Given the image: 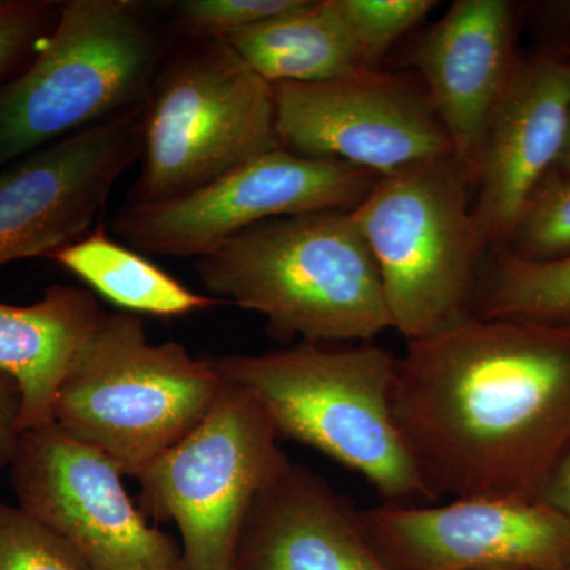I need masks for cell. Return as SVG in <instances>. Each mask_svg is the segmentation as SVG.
Here are the masks:
<instances>
[{"label":"cell","instance_id":"obj_1","mask_svg":"<svg viewBox=\"0 0 570 570\" xmlns=\"http://www.w3.org/2000/svg\"><path fill=\"white\" fill-rule=\"evenodd\" d=\"M406 343L393 419L430 501H539L570 449V324L472 314Z\"/></svg>","mask_w":570,"mask_h":570},{"label":"cell","instance_id":"obj_2","mask_svg":"<svg viewBox=\"0 0 570 570\" xmlns=\"http://www.w3.org/2000/svg\"><path fill=\"white\" fill-rule=\"evenodd\" d=\"M195 268L213 298L264 317L285 343H371L393 328L377 266L348 212L254 225L195 258Z\"/></svg>","mask_w":570,"mask_h":570},{"label":"cell","instance_id":"obj_3","mask_svg":"<svg viewBox=\"0 0 570 570\" xmlns=\"http://www.w3.org/2000/svg\"><path fill=\"white\" fill-rule=\"evenodd\" d=\"M396 358L373 343H296L213 362L261 401L279 438L351 469L387 502H431L393 419Z\"/></svg>","mask_w":570,"mask_h":570},{"label":"cell","instance_id":"obj_4","mask_svg":"<svg viewBox=\"0 0 570 570\" xmlns=\"http://www.w3.org/2000/svg\"><path fill=\"white\" fill-rule=\"evenodd\" d=\"M165 50V33L140 2L62 3L31 66L0 85V170L142 107Z\"/></svg>","mask_w":570,"mask_h":570},{"label":"cell","instance_id":"obj_5","mask_svg":"<svg viewBox=\"0 0 570 570\" xmlns=\"http://www.w3.org/2000/svg\"><path fill=\"white\" fill-rule=\"evenodd\" d=\"M223 387L213 360L151 343L134 314L105 313L63 377L52 425L135 479L200 425Z\"/></svg>","mask_w":570,"mask_h":570},{"label":"cell","instance_id":"obj_6","mask_svg":"<svg viewBox=\"0 0 570 570\" xmlns=\"http://www.w3.org/2000/svg\"><path fill=\"white\" fill-rule=\"evenodd\" d=\"M471 184L444 156L381 176L351 209L384 287L393 328L423 340L472 316L487 250Z\"/></svg>","mask_w":570,"mask_h":570},{"label":"cell","instance_id":"obj_7","mask_svg":"<svg viewBox=\"0 0 570 570\" xmlns=\"http://www.w3.org/2000/svg\"><path fill=\"white\" fill-rule=\"evenodd\" d=\"M165 61L142 110L130 205L174 200L281 148L275 88L225 41H189Z\"/></svg>","mask_w":570,"mask_h":570},{"label":"cell","instance_id":"obj_8","mask_svg":"<svg viewBox=\"0 0 570 570\" xmlns=\"http://www.w3.org/2000/svg\"><path fill=\"white\" fill-rule=\"evenodd\" d=\"M277 439L261 401L224 379L200 425L135 478L142 508L178 527L187 570H235L255 499L288 459Z\"/></svg>","mask_w":570,"mask_h":570},{"label":"cell","instance_id":"obj_9","mask_svg":"<svg viewBox=\"0 0 570 570\" xmlns=\"http://www.w3.org/2000/svg\"><path fill=\"white\" fill-rule=\"evenodd\" d=\"M379 178L354 165L276 148L174 200L127 205L112 230L138 253L200 258L266 220L351 212Z\"/></svg>","mask_w":570,"mask_h":570},{"label":"cell","instance_id":"obj_10","mask_svg":"<svg viewBox=\"0 0 570 570\" xmlns=\"http://www.w3.org/2000/svg\"><path fill=\"white\" fill-rule=\"evenodd\" d=\"M273 88L277 140L287 151L377 176L453 156L425 86L406 75L362 69Z\"/></svg>","mask_w":570,"mask_h":570},{"label":"cell","instance_id":"obj_11","mask_svg":"<svg viewBox=\"0 0 570 570\" xmlns=\"http://www.w3.org/2000/svg\"><path fill=\"white\" fill-rule=\"evenodd\" d=\"M20 508L63 535L91 570H187L181 547L134 504L126 475L56 425L26 431L10 464Z\"/></svg>","mask_w":570,"mask_h":570},{"label":"cell","instance_id":"obj_12","mask_svg":"<svg viewBox=\"0 0 570 570\" xmlns=\"http://www.w3.org/2000/svg\"><path fill=\"white\" fill-rule=\"evenodd\" d=\"M352 515L393 570H557L570 562V527L540 501L385 502Z\"/></svg>","mask_w":570,"mask_h":570},{"label":"cell","instance_id":"obj_13","mask_svg":"<svg viewBox=\"0 0 570 570\" xmlns=\"http://www.w3.org/2000/svg\"><path fill=\"white\" fill-rule=\"evenodd\" d=\"M142 107L37 149L0 170V268L88 235L140 159Z\"/></svg>","mask_w":570,"mask_h":570},{"label":"cell","instance_id":"obj_14","mask_svg":"<svg viewBox=\"0 0 570 570\" xmlns=\"http://www.w3.org/2000/svg\"><path fill=\"white\" fill-rule=\"evenodd\" d=\"M517 22L508 0H456L406 55L474 190L491 116L520 61Z\"/></svg>","mask_w":570,"mask_h":570},{"label":"cell","instance_id":"obj_15","mask_svg":"<svg viewBox=\"0 0 570 570\" xmlns=\"http://www.w3.org/2000/svg\"><path fill=\"white\" fill-rule=\"evenodd\" d=\"M570 111V61L540 52L517 63L483 145L472 219L487 254L508 245L521 209L554 170Z\"/></svg>","mask_w":570,"mask_h":570},{"label":"cell","instance_id":"obj_16","mask_svg":"<svg viewBox=\"0 0 570 570\" xmlns=\"http://www.w3.org/2000/svg\"><path fill=\"white\" fill-rule=\"evenodd\" d=\"M235 570H393L352 508L309 469L285 460L255 499Z\"/></svg>","mask_w":570,"mask_h":570},{"label":"cell","instance_id":"obj_17","mask_svg":"<svg viewBox=\"0 0 570 570\" xmlns=\"http://www.w3.org/2000/svg\"><path fill=\"white\" fill-rule=\"evenodd\" d=\"M104 311L91 292L51 285L31 306L0 303V371L20 385V433L52 425L63 377Z\"/></svg>","mask_w":570,"mask_h":570},{"label":"cell","instance_id":"obj_18","mask_svg":"<svg viewBox=\"0 0 570 570\" xmlns=\"http://www.w3.org/2000/svg\"><path fill=\"white\" fill-rule=\"evenodd\" d=\"M225 43L272 85L326 81L366 69L332 0H307L303 9Z\"/></svg>","mask_w":570,"mask_h":570},{"label":"cell","instance_id":"obj_19","mask_svg":"<svg viewBox=\"0 0 570 570\" xmlns=\"http://www.w3.org/2000/svg\"><path fill=\"white\" fill-rule=\"evenodd\" d=\"M50 258L134 316L178 317L217 305L213 296L195 294L137 250L119 245L100 225Z\"/></svg>","mask_w":570,"mask_h":570},{"label":"cell","instance_id":"obj_20","mask_svg":"<svg viewBox=\"0 0 570 570\" xmlns=\"http://www.w3.org/2000/svg\"><path fill=\"white\" fill-rule=\"evenodd\" d=\"M472 314L480 318L570 324V257L532 262L491 254L480 272Z\"/></svg>","mask_w":570,"mask_h":570},{"label":"cell","instance_id":"obj_21","mask_svg":"<svg viewBox=\"0 0 570 570\" xmlns=\"http://www.w3.org/2000/svg\"><path fill=\"white\" fill-rule=\"evenodd\" d=\"M499 253L532 262L570 257V174L553 170L546 176Z\"/></svg>","mask_w":570,"mask_h":570},{"label":"cell","instance_id":"obj_22","mask_svg":"<svg viewBox=\"0 0 570 570\" xmlns=\"http://www.w3.org/2000/svg\"><path fill=\"white\" fill-rule=\"evenodd\" d=\"M307 0H183L170 26L187 41H227L303 9Z\"/></svg>","mask_w":570,"mask_h":570},{"label":"cell","instance_id":"obj_23","mask_svg":"<svg viewBox=\"0 0 570 570\" xmlns=\"http://www.w3.org/2000/svg\"><path fill=\"white\" fill-rule=\"evenodd\" d=\"M336 13L346 24L366 69H377L390 48L417 28L434 0H332Z\"/></svg>","mask_w":570,"mask_h":570},{"label":"cell","instance_id":"obj_24","mask_svg":"<svg viewBox=\"0 0 570 570\" xmlns=\"http://www.w3.org/2000/svg\"><path fill=\"white\" fill-rule=\"evenodd\" d=\"M0 570H91L69 540L20 505L0 502Z\"/></svg>","mask_w":570,"mask_h":570},{"label":"cell","instance_id":"obj_25","mask_svg":"<svg viewBox=\"0 0 570 570\" xmlns=\"http://www.w3.org/2000/svg\"><path fill=\"white\" fill-rule=\"evenodd\" d=\"M51 10L48 2L10 0L0 14V80L40 40Z\"/></svg>","mask_w":570,"mask_h":570},{"label":"cell","instance_id":"obj_26","mask_svg":"<svg viewBox=\"0 0 570 570\" xmlns=\"http://www.w3.org/2000/svg\"><path fill=\"white\" fill-rule=\"evenodd\" d=\"M22 395L20 385L0 371V466H9L20 442Z\"/></svg>","mask_w":570,"mask_h":570},{"label":"cell","instance_id":"obj_27","mask_svg":"<svg viewBox=\"0 0 570 570\" xmlns=\"http://www.w3.org/2000/svg\"><path fill=\"white\" fill-rule=\"evenodd\" d=\"M539 501L549 505L570 527V449L550 472Z\"/></svg>","mask_w":570,"mask_h":570},{"label":"cell","instance_id":"obj_28","mask_svg":"<svg viewBox=\"0 0 570 570\" xmlns=\"http://www.w3.org/2000/svg\"><path fill=\"white\" fill-rule=\"evenodd\" d=\"M554 171H561V174H570V111L568 132H566L564 146H562L560 159H558L557 165H554Z\"/></svg>","mask_w":570,"mask_h":570},{"label":"cell","instance_id":"obj_29","mask_svg":"<svg viewBox=\"0 0 570 570\" xmlns=\"http://www.w3.org/2000/svg\"><path fill=\"white\" fill-rule=\"evenodd\" d=\"M10 0H0V14L9 7Z\"/></svg>","mask_w":570,"mask_h":570},{"label":"cell","instance_id":"obj_30","mask_svg":"<svg viewBox=\"0 0 570 570\" xmlns=\"http://www.w3.org/2000/svg\"><path fill=\"white\" fill-rule=\"evenodd\" d=\"M557 570H570V562H568V564L562 566V568L557 569Z\"/></svg>","mask_w":570,"mask_h":570},{"label":"cell","instance_id":"obj_31","mask_svg":"<svg viewBox=\"0 0 570 570\" xmlns=\"http://www.w3.org/2000/svg\"><path fill=\"white\" fill-rule=\"evenodd\" d=\"M490 570H512V569H490Z\"/></svg>","mask_w":570,"mask_h":570},{"label":"cell","instance_id":"obj_32","mask_svg":"<svg viewBox=\"0 0 570 570\" xmlns=\"http://www.w3.org/2000/svg\"><path fill=\"white\" fill-rule=\"evenodd\" d=\"M0 469H2V466H0Z\"/></svg>","mask_w":570,"mask_h":570}]
</instances>
